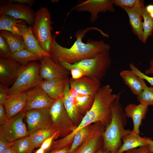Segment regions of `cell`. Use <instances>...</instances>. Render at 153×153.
Here are the masks:
<instances>
[{"label":"cell","instance_id":"cell-42","mask_svg":"<svg viewBox=\"0 0 153 153\" xmlns=\"http://www.w3.org/2000/svg\"><path fill=\"white\" fill-rule=\"evenodd\" d=\"M9 95L7 94L0 92V104L4 105L7 101Z\"/></svg>","mask_w":153,"mask_h":153},{"label":"cell","instance_id":"cell-38","mask_svg":"<svg viewBox=\"0 0 153 153\" xmlns=\"http://www.w3.org/2000/svg\"><path fill=\"white\" fill-rule=\"evenodd\" d=\"M124 153H152L150 151L148 146L139 147L130 149Z\"/></svg>","mask_w":153,"mask_h":153},{"label":"cell","instance_id":"cell-1","mask_svg":"<svg viewBox=\"0 0 153 153\" xmlns=\"http://www.w3.org/2000/svg\"><path fill=\"white\" fill-rule=\"evenodd\" d=\"M96 30L104 37L109 35L101 29L95 27H88L77 31L75 33L76 40L70 48L63 47L56 41L53 37V49L50 56L56 62L65 61L74 64L84 60L93 58L99 53L109 51L110 46L103 40L95 41L89 39L86 43L82 41L86 33L90 30Z\"/></svg>","mask_w":153,"mask_h":153},{"label":"cell","instance_id":"cell-8","mask_svg":"<svg viewBox=\"0 0 153 153\" xmlns=\"http://www.w3.org/2000/svg\"><path fill=\"white\" fill-rule=\"evenodd\" d=\"M2 14L23 20L31 26L35 18V12L31 6L14 3L7 2L1 5L0 14Z\"/></svg>","mask_w":153,"mask_h":153},{"label":"cell","instance_id":"cell-22","mask_svg":"<svg viewBox=\"0 0 153 153\" xmlns=\"http://www.w3.org/2000/svg\"><path fill=\"white\" fill-rule=\"evenodd\" d=\"M120 75L132 92L138 96L147 86L145 80L136 75L131 70L122 71Z\"/></svg>","mask_w":153,"mask_h":153},{"label":"cell","instance_id":"cell-9","mask_svg":"<svg viewBox=\"0 0 153 153\" xmlns=\"http://www.w3.org/2000/svg\"><path fill=\"white\" fill-rule=\"evenodd\" d=\"M49 109H35L25 112L27 130L30 134L40 129L53 128Z\"/></svg>","mask_w":153,"mask_h":153},{"label":"cell","instance_id":"cell-28","mask_svg":"<svg viewBox=\"0 0 153 153\" xmlns=\"http://www.w3.org/2000/svg\"><path fill=\"white\" fill-rule=\"evenodd\" d=\"M10 59L22 65L30 62L41 60L36 54L25 49L11 54Z\"/></svg>","mask_w":153,"mask_h":153},{"label":"cell","instance_id":"cell-37","mask_svg":"<svg viewBox=\"0 0 153 153\" xmlns=\"http://www.w3.org/2000/svg\"><path fill=\"white\" fill-rule=\"evenodd\" d=\"M69 71L72 76L71 78L73 79H77L84 76L83 72L79 68H74Z\"/></svg>","mask_w":153,"mask_h":153},{"label":"cell","instance_id":"cell-35","mask_svg":"<svg viewBox=\"0 0 153 153\" xmlns=\"http://www.w3.org/2000/svg\"><path fill=\"white\" fill-rule=\"evenodd\" d=\"M138 0H113L114 6L123 8H132L135 5Z\"/></svg>","mask_w":153,"mask_h":153},{"label":"cell","instance_id":"cell-29","mask_svg":"<svg viewBox=\"0 0 153 153\" xmlns=\"http://www.w3.org/2000/svg\"><path fill=\"white\" fill-rule=\"evenodd\" d=\"M10 146L16 153H32L35 148L29 136L14 141Z\"/></svg>","mask_w":153,"mask_h":153},{"label":"cell","instance_id":"cell-14","mask_svg":"<svg viewBox=\"0 0 153 153\" xmlns=\"http://www.w3.org/2000/svg\"><path fill=\"white\" fill-rule=\"evenodd\" d=\"M145 7L144 1L138 0L133 8H122L128 14L133 33L141 42L143 33L142 14Z\"/></svg>","mask_w":153,"mask_h":153},{"label":"cell","instance_id":"cell-34","mask_svg":"<svg viewBox=\"0 0 153 153\" xmlns=\"http://www.w3.org/2000/svg\"><path fill=\"white\" fill-rule=\"evenodd\" d=\"M129 67L130 69L136 75L146 81L153 87V77L149 76L142 72L132 63L129 64Z\"/></svg>","mask_w":153,"mask_h":153},{"label":"cell","instance_id":"cell-21","mask_svg":"<svg viewBox=\"0 0 153 153\" xmlns=\"http://www.w3.org/2000/svg\"><path fill=\"white\" fill-rule=\"evenodd\" d=\"M152 140L150 138L141 137L132 130L130 133L122 138L123 144L117 153H124L130 149L148 146Z\"/></svg>","mask_w":153,"mask_h":153},{"label":"cell","instance_id":"cell-36","mask_svg":"<svg viewBox=\"0 0 153 153\" xmlns=\"http://www.w3.org/2000/svg\"><path fill=\"white\" fill-rule=\"evenodd\" d=\"M60 136V134L59 132L56 131L52 135L45 140L41 145L40 147L46 152L50 148L54 141Z\"/></svg>","mask_w":153,"mask_h":153},{"label":"cell","instance_id":"cell-30","mask_svg":"<svg viewBox=\"0 0 153 153\" xmlns=\"http://www.w3.org/2000/svg\"><path fill=\"white\" fill-rule=\"evenodd\" d=\"M90 125L86 126L79 131L74 135L69 147V153H72L87 139L93 129Z\"/></svg>","mask_w":153,"mask_h":153},{"label":"cell","instance_id":"cell-23","mask_svg":"<svg viewBox=\"0 0 153 153\" xmlns=\"http://www.w3.org/2000/svg\"><path fill=\"white\" fill-rule=\"evenodd\" d=\"M24 21L16 19L6 15L0 14V30L9 31L18 36H22L19 27L26 24Z\"/></svg>","mask_w":153,"mask_h":153},{"label":"cell","instance_id":"cell-25","mask_svg":"<svg viewBox=\"0 0 153 153\" xmlns=\"http://www.w3.org/2000/svg\"><path fill=\"white\" fill-rule=\"evenodd\" d=\"M7 42L11 54L25 49L24 41L22 36H18L5 30L0 31V33Z\"/></svg>","mask_w":153,"mask_h":153},{"label":"cell","instance_id":"cell-33","mask_svg":"<svg viewBox=\"0 0 153 153\" xmlns=\"http://www.w3.org/2000/svg\"><path fill=\"white\" fill-rule=\"evenodd\" d=\"M11 53L7 41L0 33V58L10 59Z\"/></svg>","mask_w":153,"mask_h":153},{"label":"cell","instance_id":"cell-12","mask_svg":"<svg viewBox=\"0 0 153 153\" xmlns=\"http://www.w3.org/2000/svg\"><path fill=\"white\" fill-rule=\"evenodd\" d=\"M26 103L23 112L41 108H50L56 99L50 98L40 85L26 92Z\"/></svg>","mask_w":153,"mask_h":153},{"label":"cell","instance_id":"cell-41","mask_svg":"<svg viewBox=\"0 0 153 153\" xmlns=\"http://www.w3.org/2000/svg\"><path fill=\"white\" fill-rule=\"evenodd\" d=\"M7 2L18 3L31 6L34 4L35 1L33 0H8Z\"/></svg>","mask_w":153,"mask_h":153},{"label":"cell","instance_id":"cell-26","mask_svg":"<svg viewBox=\"0 0 153 153\" xmlns=\"http://www.w3.org/2000/svg\"><path fill=\"white\" fill-rule=\"evenodd\" d=\"M62 99L65 109L75 124L78 121L80 114L76 107L74 98L71 90L67 95L63 97Z\"/></svg>","mask_w":153,"mask_h":153},{"label":"cell","instance_id":"cell-5","mask_svg":"<svg viewBox=\"0 0 153 153\" xmlns=\"http://www.w3.org/2000/svg\"><path fill=\"white\" fill-rule=\"evenodd\" d=\"M40 63L32 61L22 65L16 79L13 85L7 90V94L26 92L40 85L43 80L39 70Z\"/></svg>","mask_w":153,"mask_h":153},{"label":"cell","instance_id":"cell-2","mask_svg":"<svg viewBox=\"0 0 153 153\" xmlns=\"http://www.w3.org/2000/svg\"><path fill=\"white\" fill-rule=\"evenodd\" d=\"M121 93L111 105L112 117L103 132V148L110 153H117L121 146L122 139L132 130L126 129L127 117L120 101Z\"/></svg>","mask_w":153,"mask_h":153},{"label":"cell","instance_id":"cell-7","mask_svg":"<svg viewBox=\"0 0 153 153\" xmlns=\"http://www.w3.org/2000/svg\"><path fill=\"white\" fill-rule=\"evenodd\" d=\"M25 112H21L1 125L0 137L11 143L22 138L29 136L30 134L23 122Z\"/></svg>","mask_w":153,"mask_h":153},{"label":"cell","instance_id":"cell-15","mask_svg":"<svg viewBox=\"0 0 153 153\" xmlns=\"http://www.w3.org/2000/svg\"><path fill=\"white\" fill-rule=\"evenodd\" d=\"M22 65L12 59L0 58V83L8 87L12 86Z\"/></svg>","mask_w":153,"mask_h":153},{"label":"cell","instance_id":"cell-6","mask_svg":"<svg viewBox=\"0 0 153 153\" xmlns=\"http://www.w3.org/2000/svg\"><path fill=\"white\" fill-rule=\"evenodd\" d=\"M52 127L64 137L72 132L76 126L69 116L64 107L62 98L56 100L50 108Z\"/></svg>","mask_w":153,"mask_h":153},{"label":"cell","instance_id":"cell-46","mask_svg":"<svg viewBox=\"0 0 153 153\" xmlns=\"http://www.w3.org/2000/svg\"><path fill=\"white\" fill-rule=\"evenodd\" d=\"M148 148L152 153H153V140H152L148 146Z\"/></svg>","mask_w":153,"mask_h":153},{"label":"cell","instance_id":"cell-47","mask_svg":"<svg viewBox=\"0 0 153 153\" xmlns=\"http://www.w3.org/2000/svg\"><path fill=\"white\" fill-rule=\"evenodd\" d=\"M96 153H110L109 152L102 148H100L97 150Z\"/></svg>","mask_w":153,"mask_h":153},{"label":"cell","instance_id":"cell-13","mask_svg":"<svg viewBox=\"0 0 153 153\" xmlns=\"http://www.w3.org/2000/svg\"><path fill=\"white\" fill-rule=\"evenodd\" d=\"M105 127L99 122L95 123L87 139L72 153H96L103 145V135Z\"/></svg>","mask_w":153,"mask_h":153},{"label":"cell","instance_id":"cell-18","mask_svg":"<svg viewBox=\"0 0 153 153\" xmlns=\"http://www.w3.org/2000/svg\"><path fill=\"white\" fill-rule=\"evenodd\" d=\"M26 92L9 95L4 105L8 119H9L23 112L26 105Z\"/></svg>","mask_w":153,"mask_h":153},{"label":"cell","instance_id":"cell-40","mask_svg":"<svg viewBox=\"0 0 153 153\" xmlns=\"http://www.w3.org/2000/svg\"><path fill=\"white\" fill-rule=\"evenodd\" d=\"M11 144L4 139L0 137V153H3Z\"/></svg>","mask_w":153,"mask_h":153},{"label":"cell","instance_id":"cell-4","mask_svg":"<svg viewBox=\"0 0 153 153\" xmlns=\"http://www.w3.org/2000/svg\"><path fill=\"white\" fill-rule=\"evenodd\" d=\"M51 16L48 10L41 7L35 12V18L31 26L32 33L41 48L50 55L53 49V39L51 33Z\"/></svg>","mask_w":153,"mask_h":153},{"label":"cell","instance_id":"cell-17","mask_svg":"<svg viewBox=\"0 0 153 153\" xmlns=\"http://www.w3.org/2000/svg\"><path fill=\"white\" fill-rule=\"evenodd\" d=\"M148 106L139 103L138 105L130 103L127 105L124 111L127 118H132L134 131L138 134L140 133L139 128L142 120L145 118Z\"/></svg>","mask_w":153,"mask_h":153},{"label":"cell","instance_id":"cell-49","mask_svg":"<svg viewBox=\"0 0 153 153\" xmlns=\"http://www.w3.org/2000/svg\"><path fill=\"white\" fill-rule=\"evenodd\" d=\"M148 14H149L150 17L153 18V11L150 13H148Z\"/></svg>","mask_w":153,"mask_h":153},{"label":"cell","instance_id":"cell-11","mask_svg":"<svg viewBox=\"0 0 153 153\" xmlns=\"http://www.w3.org/2000/svg\"><path fill=\"white\" fill-rule=\"evenodd\" d=\"M39 61V73L43 79L50 80L68 77L69 71L55 62L50 56H45Z\"/></svg>","mask_w":153,"mask_h":153},{"label":"cell","instance_id":"cell-3","mask_svg":"<svg viewBox=\"0 0 153 153\" xmlns=\"http://www.w3.org/2000/svg\"><path fill=\"white\" fill-rule=\"evenodd\" d=\"M65 69L69 70L78 67L83 71L85 76L95 77L101 81L111 63L109 51L101 52L95 57L83 60L74 64L65 61L58 63Z\"/></svg>","mask_w":153,"mask_h":153},{"label":"cell","instance_id":"cell-44","mask_svg":"<svg viewBox=\"0 0 153 153\" xmlns=\"http://www.w3.org/2000/svg\"><path fill=\"white\" fill-rule=\"evenodd\" d=\"M144 73L147 75H153V59L150 61V67L145 71Z\"/></svg>","mask_w":153,"mask_h":153},{"label":"cell","instance_id":"cell-39","mask_svg":"<svg viewBox=\"0 0 153 153\" xmlns=\"http://www.w3.org/2000/svg\"><path fill=\"white\" fill-rule=\"evenodd\" d=\"M8 120L7 115L3 105L0 104V124L2 125Z\"/></svg>","mask_w":153,"mask_h":153},{"label":"cell","instance_id":"cell-16","mask_svg":"<svg viewBox=\"0 0 153 153\" xmlns=\"http://www.w3.org/2000/svg\"><path fill=\"white\" fill-rule=\"evenodd\" d=\"M101 82L95 77L89 76L69 79L71 89L84 95H95L101 87Z\"/></svg>","mask_w":153,"mask_h":153},{"label":"cell","instance_id":"cell-27","mask_svg":"<svg viewBox=\"0 0 153 153\" xmlns=\"http://www.w3.org/2000/svg\"><path fill=\"white\" fill-rule=\"evenodd\" d=\"M57 131L53 128H42L31 133L29 136L35 148H37L40 146L45 140Z\"/></svg>","mask_w":153,"mask_h":153},{"label":"cell","instance_id":"cell-45","mask_svg":"<svg viewBox=\"0 0 153 153\" xmlns=\"http://www.w3.org/2000/svg\"><path fill=\"white\" fill-rule=\"evenodd\" d=\"M3 153H16L10 146V145L8 147Z\"/></svg>","mask_w":153,"mask_h":153},{"label":"cell","instance_id":"cell-43","mask_svg":"<svg viewBox=\"0 0 153 153\" xmlns=\"http://www.w3.org/2000/svg\"><path fill=\"white\" fill-rule=\"evenodd\" d=\"M69 147H67L60 149L52 150L49 153H69Z\"/></svg>","mask_w":153,"mask_h":153},{"label":"cell","instance_id":"cell-48","mask_svg":"<svg viewBox=\"0 0 153 153\" xmlns=\"http://www.w3.org/2000/svg\"><path fill=\"white\" fill-rule=\"evenodd\" d=\"M45 151L42 148L40 147L35 152L33 153H45Z\"/></svg>","mask_w":153,"mask_h":153},{"label":"cell","instance_id":"cell-20","mask_svg":"<svg viewBox=\"0 0 153 153\" xmlns=\"http://www.w3.org/2000/svg\"><path fill=\"white\" fill-rule=\"evenodd\" d=\"M69 77L52 80H43L40 86L51 98L57 99L63 98L67 80Z\"/></svg>","mask_w":153,"mask_h":153},{"label":"cell","instance_id":"cell-31","mask_svg":"<svg viewBox=\"0 0 153 153\" xmlns=\"http://www.w3.org/2000/svg\"><path fill=\"white\" fill-rule=\"evenodd\" d=\"M145 8V7H144ZM144 8L143 13V36L142 42L145 43L153 33V18L150 16Z\"/></svg>","mask_w":153,"mask_h":153},{"label":"cell","instance_id":"cell-10","mask_svg":"<svg viewBox=\"0 0 153 153\" xmlns=\"http://www.w3.org/2000/svg\"><path fill=\"white\" fill-rule=\"evenodd\" d=\"M113 0H88L82 2L73 9L78 12H88L91 14L90 22H95L101 12H114L115 11Z\"/></svg>","mask_w":153,"mask_h":153},{"label":"cell","instance_id":"cell-19","mask_svg":"<svg viewBox=\"0 0 153 153\" xmlns=\"http://www.w3.org/2000/svg\"><path fill=\"white\" fill-rule=\"evenodd\" d=\"M19 28L24 41L25 49L36 54L41 59L45 56H50V54L44 51L40 46L32 33L31 26L28 27L24 24L20 26Z\"/></svg>","mask_w":153,"mask_h":153},{"label":"cell","instance_id":"cell-32","mask_svg":"<svg viewBox=\"0 0 153 153\" xmlns=\"http://www.w3.org/2000/svg\"><path fill=\"white\" fill-rule=\"evenodd\" d=\"M137 100L139 103L153 106V87L147 86L137 96Z\"/></svg>","mask_w":153,"mask_h":153},{"label":"cell","instance_id":"cell-24","mask_svg":"<svg viewBox=\"0 0 153 153\" xmlns=\"http://www.w3.org/2000/svg\"><path fill=\"white\" fill-rule=\"evenodd\" d=\"M70 90L74 98L75 103L78 111L80 114H86L93 105L95 95L81 94L72 89Z\"/></svg>","mask_w":153,"mask_h":153}]
</instances>
